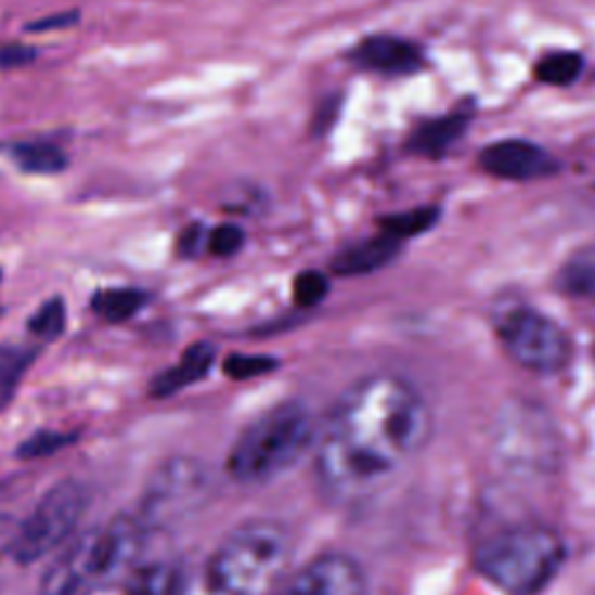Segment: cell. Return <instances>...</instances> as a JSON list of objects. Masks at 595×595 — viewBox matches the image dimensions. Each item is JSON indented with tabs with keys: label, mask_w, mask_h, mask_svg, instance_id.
Returning <instances> with one entry per match:
<instances>
[{
	"label": "cell",
	"mask_w": 595,
	"mask_h": 595,
	"mask_svg": "<svg viewBox=\"0 0 595 595\" xmlns=\"http://www.w3.org/2000/svg\"><path fill=\"white\" fill-rule=\"evenodd\" d=\"M432 412L414 386L396 375H370L337 398L316 432V477L331 501L361 505L424 452Z\"/></svg>",
	"instance_id": "obj_1"
},
{
	"label": "cell",
	"mask_w": 595,
	"mask_h": 595,
	"mask_svg": "<svg viewBox=\"0 0 595 595\" xmlns=\"http://www.w3.org/2000/svg\"><path fill=\"white\" fill-rule=\"evenodd\" d=\"M294 556L292 530L275 519L233 528L203 568L189 577L184 595H270L286 579Z\"/></svg>",
	"instance_id": "obj_2"
},
{
	"label": "cell",
	"mask_w": 595,
	"mask_h": 595,
	"mask_svg": "<svg viewBox=\"0 0 595 595\" xmlns=\"http://www.w3.org/2000/svg\"><path fill=\"white\" fill-rule=\"evenodd\" d=\"M150 528L138 514H117L73 538L44 572L40 595H91L117 582L144 556Z\"/></svg>",
	"instance_id": "obj_3"
},
{
	"label": "cell",
	"mask_w": 595,
	"mask_h": 595,
	"mask_svg": "<svg viewBox=\"0 0 595 595\" xmlns=\"http://www.w3.org/2000/svg\"><path fill=\"white\" fill-rule=\"evenodd\" d=\"M568 546L554 528L512 523L477 544L475 568L505 595H540L560 572Z\"/></svg>",
	"instance_id": "obj_4"
},
{
	"label": "cell",
	"mask_w": 595,
	"mask_h": 595,
	"mask_svg": "<svg viewBox=\"0 0 595 595\" xmlns=\"http://www.w3.org/2000/svg\"><path fill=\"white\" fill-rule=\"evenodd\" d=\"M312 412L296 400L268 410L235 440L227 468L240 484L266 481L292 470L316 440Z\"/></svg>",
	"instance_id": "obj_5"
},
{
	"label": "cell",
	"mask_w": 595,
	"mask_h": 595,
	"mask_svg": "<svg viewBox=\"0 0 595 595\" xmlns=\"http://www.w3.org/2000/svg\"><path fill=\"white\" fill-rule=\"evenodd\" d=\"M91 503L89 489L77 479H63L47 491L34 512L22 521L17 533L8 542V556L30 566L66 546L82 523Z\"/></svg>",
	"instance_id": "obj_6"
},
{
	"label": "cell",
	"mask_w": 595,
	"mask_h": 595,
	"mask_svg": "<svg viewBox=\"0 0 595 595\" xmlns=\"http://www.w3.org/2000/svg\"><path fill=\"white\" fill-rule=\"evenodd\" d=\"M215 491V477L193 456L166 458L150 475L140 497L138 517L150 530L180 523L207 505Z\"/></svg>",
	"instance_id": "obj_7"
},
{
	"label": "cell",
	"mask_w": 595,
	"mask_h": 595,
	"mask_svg": "<svg viewBox=\"0 0 595 595\" xmlns=\"http://www.w3.org/2000/svg\"><path fill=\"white\" fill-rule=\"evenodd\" d=\"M495 335L507 357L523 370L554 375L570 363L572 345L556 319L530 308L509 305L495 316Z\"/></svg>",
	"instance_id": "obj_8"
},
{
	"label": "cell",
	"mask_w": 595,
	"mask_h": 595,
	"mask_svg": "<svg viewBox=\"0 0 595 595\" xmlns=\"http://www.w3.org/2000/svg\"><path fill=\"white\" fill-rule=\"evenodd\" d=\"M495 456L514 475H546L560 458L558 432L533 405H512L495 426Z\"/></svg>",
	"instance_id": "obj_9"
},
{
	"label": "cell",
	"mask_w": 595,
	"mask_h": 595,
	"mask_svg": "<svg viewBox=\"0 0 595 595\" xmlns=\"http://www.w3.org/2000/svg\"><path fill=\"white\" fill-rule=\"evenodd\" d=\"M275 595H367V577L359 560L331 552L288 574Z\"/></svg>",
	"instance_id": "obj_10"
},
{
	"label": "cell",
	"mask_w": 595,
	"mask_h": 595,
	"mask_svg": "<svg viewBox=\"0 0 595 595\" xmlns=\"http://www.w3.org/2000/svg\"><path fill=\"white\" fill-rule=\"evenodd\" d=\"M477 160L479 168L487 174L505 182H538L562 170V164L549 150L521 138H507L487 144L479 152Z\"/></svg>",
	"instance_id": "obj_11"
},
{
	"label": "cell",
	"mask_w": 595,
	"mask_h": 595,
	"mask_svg": "<svg viewBox=\"0 0 595 595\" xmlns=\"http://www.w3.org/2000/svg\"><path fill=\"white\" fill-rule=\"evenodd\" d=\"M349 61L359 70L386 77H410L426 68V54L416 42L377 34L367 36L349 52Z\"/></svg>",
	"instance_id": "obj_12"
},
{
	"label": "cell",
	"mask_w": 595,
	"mask_h": 595,
	"mask_svg": "<svg viewBox=\"0 0 595 595\" xmlns=\"http://www.w3.org/2000/svg\"><path fill=\"white\" fill-rule=\"evenodd\" d=\"M186 572L170 560L138 562L117 582L95 588L91 595H184Z\"/></svg>",
	"instance_id": "obj_13"
},
{
	"label": "cell",
	"mask_w": 595,
	"mask_h": 595,
	"mask_svg": "<svg viewBox=\"0 0 595 595\" xmlns=\"http://www.w3.org/2000/svg\"><path fill=\"white\" fill-rule=\"evenodd\" d=\"M473 117V109H452L449 115L416 124L405 140V150L414 156L430 160L444 158L449 147H454V144L468 133Z\"/></svg>",
	"instance_id": "obj_14"
},
{
	"label": "cell",
	"mask_w": 595,
	"mask_h": 595,
	"mask_svg": "<svg viewBox=\"0 0 595 595\" xmlns=\"http://www.w3.org/2000/svg\"><path fill=\"white\" fill-rule=\"evenodd\" d=\"M400 249H403V243H400V240L379 231L375 237L361 240V243L337 251L331 268L335 275H345V277L370 275V272H377L386 266H391L398 259Z\"/></svg>",
	"instance_id": "obj_15"
},
{
	"label": "cell",
	"mask_w": 595,
	"mask_h": 595,
	"mask_svg": "<svg viewBox=\"0 0 595 595\" xmlns=\"http://www.w3.org/2000/svg\"><path fill=\"white\" fill-rule=\"evenodd\" d=\"M217 359V351L210 342H193L182 357L177 361V365L164 370V373L156 375L150 384V396L160 400V398H170L174 393L184 391L186 386L198 384L207 373H210Z\"/></svg>",
	"instance_id": "obj_16"
},
{
	"label": "cell",
	"mask_w": 595,
	"mask_h": 595,
	"mask_svg": "<svg viewBox=\"0 0 595 595\" xmlns=\"http://www.w3.org/2000/svg\"><path fill=\"white\" fill-rule=\"evenodd\" d=\"M3 152L22 172L28 174H59L66 172L70 158L54 140L34 138L5 144Z\"/></svg>",
	"instance_id": "obj_17"
},
{
	"label": "cell",
	"mask_w": 595,
	"mask_h": 595,
	"mask_svg": "<svg viewBox=\"0 0 595 595\" xmlns=\"http://www.w3.org/2000/svg\"><path fill=\"white\" fill-rule=\"evenodd\" d=\"M150 294L133 286L119 288H101L99 294L91 298V310L99 314L107 324H124V321L133 319L144 305H147Z\"/></svg>",
	"instance_id": "obj_18"
},
{
	"label": "cell",
	"mask_w": 595,
	"mask_h": 595,
	"mask_svg": "<svg viewBox=\"0 0 595 595\" xmlns=\"http://www.w3.org/2000/svg\"><path fill=\"white\" fill-rule=\"evenodd\" d=\"M558 292L570 298L595 300V249L572 254L558 270Z\"/></svg>",
	"instance_id": "obj_19"
},
{
	"label": "cell",
	"mask_w": 595,
	"mask_h": 595,
	"mask_svg": "<svg viewBox=\"0 0 595 595\" xmlns=\"http://www.w3.org/2000/svg\"><path fill=\"white\" fill-rule=\"evenodd\" d=\"M586 61L579 52H568V50H554L546 52L538 63H535V79L542 85L549 87H570L574 85L579 77L584 73Z\"/></svg>",
	"instance_id": "obj_20"
},
{
	"label": "cell",
	"mask_w": 595,
	"mask_h": 595,
	"mask_svg": "<svg viewBox=\"0 0 595 595\" xmlns=\"http://www.w3.org/2000/svg\"><path fill=\"white\" fill-rule=\"evenodd\" d=\"M440 215L442 212H440L438 205H422V207H414V210L381 217L379 219V229L384 233L393 235L396 240H400V243H405V240L424 235L432 227H438Z\"/></svg>",
	"instance_id": "obj_21"
},
{
	"label": "cell",
	"mask_w": 595,
	"mask_h": 595,
	"mask_svg": "<svg viewBox=\"0 0 595 595\" xmlns=\"http://www.w3.org/2000/svg\"><path fill=\"white\" fill-rule=\"evenodd\" d=\"M36 357L38 351L34 347L12 342L0 345V403H8L14 396Z\"/></svg>",
	"instance_id": "obj_22"
},
{
	"label": "cell",
	"mask_w": 595,
	"mask_h": 595,
	"mask_svg": "<svg viewBox=\"0 0 595 595\" xmlns=\"http://www.w3.org/2000/svg\"><path fill=\"white\" fill-rule=\"evenodd\" d=\"M66 331V302L61 298L47 300L42 308L28 319V333L42 342H52Z\"/></svg>",
	"instance_id": "obj_23"
},
{
	"label": "cell",
	"mask_w": 595,
	"mask_h": 595,
	"mask_svg": "<svg viewBox=\"0 0 595 595\" xmlns=\"http://www.w3.org/2000/svg\"><path fill=\"white\" fill-rule=\"evenodd\" d=\"M75 440H77L75 432L40 430V432H34V436L17 447V456L20 458H44V456H52V454L61 452V449H66Z\"/></svg>",
	"instance_id": "obj_24"
},
{
	"label": "cell",
	"mask_w": 595,
	"mask_h": 595,
	"mask_svg": "<svg viewBox=\"0 0 595 595\" xmlns=\"http://www.w3.org/2000/svg\"><path fill=\"white\" fill-rule=\"evenodd\" d=\"M277 367V361L272 357H259V353H231L223 361V373L235 381H247L254 377H263Z\"/></svg>",
	"instance_id": "obj_25"
},
{
	"label": "cell",
	"mask_w": 595,
	"mask_h": 595,
	"mask_svg": "<svg viewBox=\"0 0 595 595\" xmlns=\"http://www.w3.org/2000/svg\"><path fill=\"white\" fill-rule=\"evenodd\" d=\"M245 231L237 223H219L212 231H207L205 247L217 259H231L240 249L245 247Z\"/></svg>",
	"instance_id": "obj_26"
},
{
	"label": "cell",
	"mask_w": 595,
	"mask_h": 595,
	"mask_svg": "<svg viewBox=\"0 0 595 595\" xmlns=\"http://www.w3.org/2000/svg\"><path fill=\"white\" fill-rule=\"evenodd\" d=\"M342 103H345V99L340 91H333L319 101V105L314 107V115L310 119V138L324 140L331 135L335 124L340 121Z\"/></svg>",
	"instance_id": "obj_27"
},
{
	"label": "cell",
	"mask_w": 595,
	"mask_h": 595,
	"mask_svg": "<svg viewBox=\"0 0 595 595\" xmlns=\"http://www.w3.org/2000/svg\"><path fill=\"white\" fill-rule=\"evenodd\" d=\"M328 275L321 270H305L294 280V300L300 308H316L328 296Z\"/></svg>",
	"instance_id": "obj_28"
},
{
	"label": "cell",
	"mask_w": 595,
	"mask_h": 595,
	"mask_svg": "<svg viewBox=\"0 0 595 595\" xmlns=\"http://www.w3.org/2000/svg\"><path fill=\"white\" fill-rule=\"evenodd\" d=\"M38 59V50L24 42L0 44V70H14L30 66Z\"/></svg>",
	"instance_id": "obj_29"
},
{
	"label": "cell",
	"mask_w": 595,
	"mask_h": 595,
	"mask_svg": "<svg viewBox=\"0 0 595 595\" xmlns=\"http://www.w3.org/2000/svg\"><path fill=\"white\" fill-rule=\"evenodd\" d=\"M205 240H207V231L203 223H189V227L180 233V237H177V251H180V256H186V259H191V256H196L203 247H205Z\"/></svg>",
	"instance_id": "obj_30"
},
{
	"label": "cell",
	"mask_w": 595,
	"mask_h": 595,
	"mask_svg": "<svg viewBox=\"0 0 595 595\" xmlns=\"http://www.w3.org/2000/svg\"><path fill=\"white\" fill-rule=\"evenodd\" d=\"M79 22V12L70 10V12H59V14H50V17L44 20H36L26 26V34H50V30H63L68 26H75Z\"/></svg>",
	"instance_id": "obj_31"
},
{
	"label": "cell",
	"mask_w": 595,
	"mask_h": 595,
	"mask_svg": "<svg viewBox=\"0 0 595 595\" xmlns=\"http://www.w3.org/2000/svg\"><path fill=\"white\" fill-rule=\"evenodd\" d=\"M0 314H3V310H0Z\"/></svg>",
	"instance_id": "obj_32"
}]
</instances>
